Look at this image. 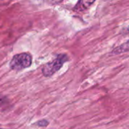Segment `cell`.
<instances>
[{"label":"cell","mask_w":129,"mask_h":129,"mask_svg":"<svg viewBox=\"0 0 129 129\" xmlns=\"http://www.w3.org/2000/svg\"><path fill=\"white\" fill-rule=\"evenodd\" d=\"M49 124V122L46 119H41L36 123V125L39 127H46Z\"/></svg>","instance_id":"5b68a950"},{"label":"cell","mask_w":129,"mask_h":129,"mask_svg":"<svg viewBox=\"0 0 129 129\" xmlns=\"http://www.w3.org/2000/svg\"><path fill=\"white\" fill-rule=\"evenodd\" d=\"M5 98H4L0 96V105L3 104L5 103Z\"/></svg>","instance_id":"8992f818"},{"label":"cell","mask_w":129,"mask_h":129,"mask_svg":"<svg viewBox=\"0 0 129 129\" xmlns=\"http://www.w3.org/2000/svg\"><path fill=\"white\" fill-rule=\"evenodd\" d=\"M94 1H79L77 2L73 10L76 12H81L87 10L93 4Z\"/></svg>","instance_id":"3957f363"},{"label":"cell","mask_w":129,"mask_h":129,"mask_svg":"<svg viewBox=\"0 0 129 129\" xmlns=\"http://www.w3.org/2000/svg\"><path fill=\"white\" fill-rule=\"evenodd\" d=\"M124 32H125L126 34H129V26H128L124 29Z\"/></svg>","instance_id":"52a82bcc"},{"label":"cell","mask_w":129,"mask_h":129,"mask_svg":"<svg viewBox=\"0 0 129 129\" xmlns=\"http://www.w3.org/2000/svg\"><path fill=\"white\" fill-rule=\"evenodd\" d=\"M129 51V40H128L126 42L120 45L119 46L116 47V48L113 49L112 51V54H121L122 53L128 52Z\"/></svg>","instance_id":"277c9868"},{"label":"cell","mask_w":129,"mask_h":129,"mask_svg":"<svg viewBox=\"0 0 129 129\" xmlns=\"http://www.w3.org/2000/svg\"><path fill=\"white\" fill-rule=\"evenodd\" d=\"M69 57L66 54H59L51 62H48L42 67V73L45 77H50L59 71L63 65L68 61Z\"/></svg>","instance_id":"6da1fadb"},{"label":"cell","mask_w":129,"mask_h":129,"mask_svg":"<svg viewBox=\"0 0 129 129\" xmlns=\"http://www.w3.org/2000/svg\"><path fill=\"white\" fill-rule=\"evenodd\" d=\"M32 60L33 58L30 53H19L12 57L9 62V67L14 71H21L31 66Z\"/></svg>","instance_id":"7a4b0ae2"}]
</instances>
